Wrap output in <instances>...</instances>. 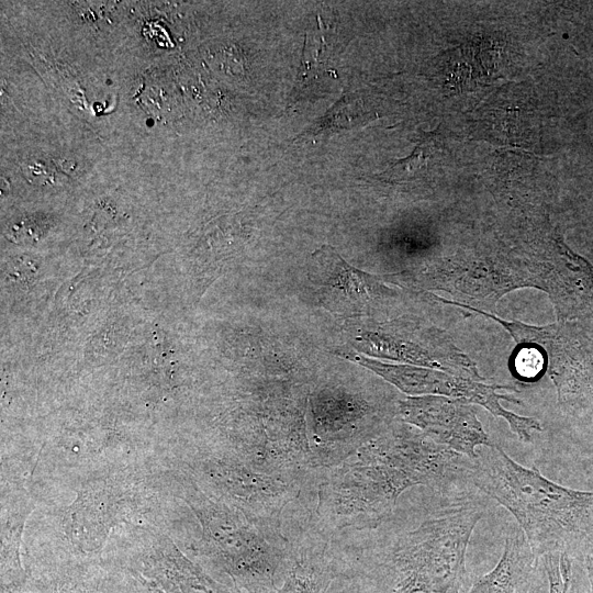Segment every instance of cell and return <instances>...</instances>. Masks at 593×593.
Segmentation results:
<instances>
[{"instance_id": "cell-1", "label": "cell", "mask_w": 593, "mask_h": 593, "mask_svg": "<svg viewBox=\"0 0 593 593\" xmlns=\"http://www.w3.org/2000/svg\"><path fill=\"white\" fill-rule=\"evenodd\" d=\"M466 458L409 424H391L345 460L318 473L310 526L333 540L391 519L398 499L423 485L446 492L463 479Z\"/></svg>"}, {"instance_id": "cell-2", "label": "cell", "mask_w": 593, "mask_h": 593, "mask_svg": "<svg viewBox=\"0 0 593 593\" xmlns=\"http://www.w3.org/2000/svg\"><path fill=\"white\" fill-rule=\"evenodd\" d=\"M484 507L463 501L433 512L383 544L338 550L339 578L361 593H467V550Z\"/></svg>"}, {"instance_id": "cell-3", "label": "cell", "mask_w": 593, "mask_h": 593, "mask_svg": "<svg viewBox=\"0 0 593 593\" xmlns=\"http://www.w3.org/2000/svg\"><path fill=\"white\" fill-rule=\"evenodd\" d=\"M465 477L517 521L533 551L578 557L593 540V491L558 484L493 444L467 459Z\"/></svg>"}, {"instance_id": "cell-4", "label": "cell", "mask_w": 593, "mask_h": 593, "mask_svg": "<svg viewBox=\"0 0 593 593\" xmlns=\"http://www.w3.org/2000/svg\"><path fill=\"white\" fill-rule=\"evenodd\" d=\"M398 279L447 292L457 304L493 314L505 294L523 288L540 290L536 264L519 251L505 248L460 253Z\"/></svg>"}, {"instance_id": "cell-5", "label": "cell", "mask_w": 593, "mask_h": 593, "mask_svg": "<svg viewBox=\"0 0 593 593\" xmlns=\"http://www.w3.org/2000/svg\"><path fill=\"white\" fill-rule=\"evenodd\" d=\"M439 301L491 318L502 325L517 345L536 347L546 361V371L562 407L578 409L593 398V338L579 323L558 320L553 324L534 326L506 321L444 298Z\"/></svg>"}, {"instance_id": "cell-6", "label": "cell", "mask_w": 593, "mask_h": 593, "mask_svg": "<svg viewBox=\"0 0 593 593\" xmlns=\"http://www.w3.org/2000/svg\"><path fill=\"white\" fill-rule=\"evenodd\" d=\"M540 265L545 291L559 321L593 327V266L573 251L553 230L542 233L521 250Z\"/></svg>"}, {"instance_id": "cell-7", "label": "cell", "mask_w": 593, "mask_h": 593, "mask_svg": "<svg viewBox=\"0 0 593 593\" xmlns=\"http://www.w3.org/2000/svg\"><path fill=\"white\" fill-rule=\"evenodd\" d=\"M310 279L317 288L321 302L338 313L385 312L400 295L385 286L383 279L356 269L326 245L312 255Z\"/></svg>"}, {"instance_id": "cell-8", "label": "cell", "mask_w": 593, "mask_h": 593, "mask_svg": "<svg viewBox=\"0 0 593 593\" xmlns=\"http://www.w3.org/2000/svg\"><path fill=\"white\" fill-rule=\"evenodd\" d=\"M398 416L436 443L471 460L477 458L478 447L494 444L471 403L459 399L406 396L398 400Z\"/></svg>"}, {"instance_id": "cell-9", "label": "cell", "mask_w": 593, "mask_h": 593, "mask_svg": "<svg viewBox=\"0 0 593 593\" xmlns=\"http://www.w3.org/2000/svg\"><path fill=\"white\" fill-rule=\"evenodd\" d=\"M289 541L288 563L277 593H326L339 578L332 540L309 526Z\"/></svg>"}, {"instance_id": "cell-10", "label": "cell", "mask_w": 593, "mask_h": 593, "mask_svg": "<svg viewBox=\"0 0 593 593\" xmlns=\"http://www.w3.org/2000/svg\"><path fill=\"white\" fill-rule=\"evenodd\" d=\"M545 577L541 558L533 551L523 532L513 529L505 537L496 566L467 593H541Z\"/></svg>"}, {"instance_id": "cell-11", "label": "cell", "mask_w": 593, "mask_h": 593, "mask_svg": "<svg viewBox=\"0 0 593 593\" xmlns=\"http://www.w3.org/2000/svg\"><path fill=\"white\" fill-rule=\"evenodd\" d=\"M441 143L435 133H425L406 158L396 160L382 174V181L405 182L422 176L429 168V163L440 153Z\"/></svg>"}, {"instance_id": "cell-12", "label": "cell", "mask_w": 593, "mask_h": 593, "mask_svg": "<svg viewBox=\"0 0 593 593\" xmlns=\"http://www.w3.org/2000/svg\"><path fill=\"white\" fill-rule=\"evenodd\" d=\"M45 580L38 593H130L122 582L99 574L63 573Z\"/></svg>"}, {"instance_id": "cell-13", "label": "cell", "mask_w": 593, "mask_h": 593, "mask_svg": "<svg viewBox=\"0 0 593 593\" xmlns=\"http://www.w3.org/2000/svg\"><path fill=\"white\" fill-rule=\"evenodd\" d=\"M510 368L517 380L535 382L546 372V361L536 347L521 344L512 355Z\"/></svg>"}, {"instance_id": "cell-14", "label": "cell", "mask_w": 593, "mask_h": 593, "mask_svg": "<svg viewBox=\"0 0 593 593\" xmlns=\"http://www.w3.org/2000/svg\"><path fill=\"white\" fill-rule=\"evenodd\" d=\"M548 583V593H571L572 557L567 553H550L541 558Z\"/></svg>"}, {"instance_id": "cell-15", "label": "cell", "mask_w": 593, "mask_h": 593, "mask_svg": "<svg viewBox=\"0 0 593 593\" xmlns=\"http://www.w3.org/2000/svg\"><path fill=\"white\" fill-rule=\"evenodd\" d=\"M579 556L582 558L583 568L588 577L590 593H593V540L584 546Z\"/></svg>"}]
</instances>
